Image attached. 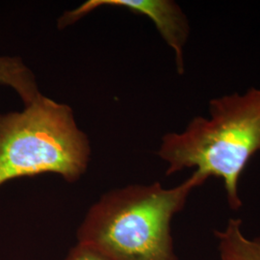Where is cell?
<instances>
[{"label":"cell","instance_id":"obj_1","mask_svg":"<svg viewBox=\"0 0 260 260\" xmlns=\"http://www.w3.org/2000/svg\"><path fill=\"white\" fill-rule=\"evenodd\" d=\"M207 179L195 171L170 189L155 182L111 190L90 207L77 231V243L113 260H179L172 220Z\"/></svg>","mask_w":260,"mask_h":260},{"label":"cell","instance_id":"obj_2","mask_svg":"<svg viewBox=\"0 0 260 260\" xmlns=\"http://www.w3.org/2000/svg\"><path fill=\"white\" fill-rule=\"evenodd\" d=\"M209 118L197 117L181 133L163 136L158 155L171 176L187 168L206 178H222L231 208L242 205L239 179L260 151V89L216 98Z\"/></svg>","mask_w":260,"mask_h":260},{"label":"cell","instance_id":"obj_3","mask_svg":"<svg viewBox=\"0 0 260 260\" xmlns=\"http://www.w3.org/2000/svg\"><path fill=\"white\" fill-rule=\"evenodd\" d=\"M90 157V141L67 104L41 93L22 111L0 114V186L45 174L74 183Z\"/></svg>","mask_w":260,"mask_h":260},{"label":"cell","instance_id":"obj_4","mask_svg":"<svg viewBox=\"0 0 260 260\" xmlns=\"http://www.w3.org/2000/svg\"><path fill=\"white\" fill-rule=\"evenodd\" d=\"M102 6L125 8L151 19L164 41L175 51L178 74L184 73L183 50L189 36V24L184 13L176 2L170 0H89L76 9L65 12L58 19V27H68Z\"/></svg>","mask_w":260,"mask_h":260},{"label":"cell","instance_id":"obj_5","mask_svg":"<svg viewBox=\"0 0 260 260\" xmlns=\"http://www.w3.org/2000/svg\"><path fill=\"white\" fill-rule=\"evenodd\" d=\"M240 219H230L223 231H216L221 260H260V236L248 238Z\"/></svg>","mask_w":260,"mask_h":260},{"label":"cell","instance_id":"obj_6","mask_svg":"<svg viewBox=\"0 0 260 260\" xmlns=\"http://www.w3.org/2000/svg\"><path fill=\"white\" fill-rule=\"evenodd\" d=\"M0 85L14 89L25 106L41 94L35 75L19 57L0 56Z\"/></svg>","mask_w":260,"mask_h":260},{"label":"cell","instance_id":"obj_7","mask_svg":"<svg viewBox=\"0 0 260 260\" xmlns=\"http://www.w3.org/2000/svg\"><path fill=\"white\" fill-rule=\"evenodd\" d=\"M64 260H113L92 247L77 243L73 247Z\"/></svg>","mask_w":260,"mask_h":260}]
</instances>
